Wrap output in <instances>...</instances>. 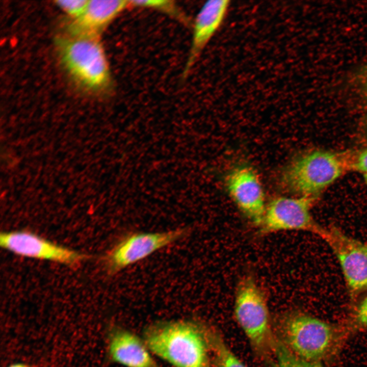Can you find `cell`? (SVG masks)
<instances>
[{
	"instance_id": "3",
	"label": "cell",
	"mask_w": 367,
	"mask_h": 367,
	"mask_svg": "<svg viewBox=\"0 0 367 367\" xmlns=\"http://www.w3.org/2000/svg\"><path fill=\"white\" fill-rule=\"evenodd\" d=\"M285 345L306 360L320 362L335 349L340 338L338 328L302 312L286 316L282 324Z\"/></svg>"
},
{
	"instance_id": "18",
	"label": "cell",
	"mask_w": 367,
	"mask_h": 367,
	"mask_svg": "<svg viewBox=\"0 0 367 367\" xmlns=\"http://www.w3.org/2000/svg\"><path fill=\"white\" fill-rule=\"evenodd\" d=\"M351 168L361 173L367 181V148L355 156L351 164Z\"/></svg>"
},
{
	"instance_id": "20",
	"label": "cell",
	"mask_w": 367,
	"mask_h": 367,
	"mask_svg": "<svg viewBox=\"0 0 367 367\" xmlns=\"http://www.w3.org/2000/svg\"><path fill=\"white\" fill-rule=\"evenodd\" d=\"M7 367H33L32 366L25 363L17 362L13 363Z\"/></svg>"
},
{
	"instance_id": "5",
	"label": "cell",
	"mask_w": 367,
	"mask_h": 367,
	"mask_svg": "<svg viewBox=\"0 0 367 367\" xmlns=\"http://www.w3.org/2000/svg\"><path fill=\"white\" fill-rule=\"evenodd\" d=\"M189 227L158 232H129L107 253L104 266L108 274L113 275L154 252L187 237Z\"/></svg>"
},
{
	"instance_id": "2",
	"label": "cell",
	"mask_w": 367,
	"mask_h": 367,
	"mask_svg": "<svg viewBox=\"0 0 367 367\" xmlns=\"http://www.w3.org/2000/svg\"><path fill=\"white\" fill-rule=\"evenodd\" d=\"M55 42L62 64L76 82L94 92L111 89L109 64L99 37L68 35L57 37Z\"/></svg>"
},
{
	"instance_id": "19",
	"label": "cell",
	"mask_w": 367,
	"mask_h": 367,
	"mask_svg": "<svg viewBox=\"0 0 367 367\" xmlns=\"http://www.w3.org/2000/svg\"><path fill=\"white\" fill-rule=\"evenodd\" d=\"M354 322L358 326L367 328V295L360 302L356 309Z\"/></svg>"
},
{
	"instance_id": "15",
	"label": "cell",
	"mask_w": 367,
	"mask_h": 367,
	"mask_svg": "<svg viewBox=\"0 0 367 367\" xmlns=\"http://www.w3.org/2000/svg\"><path fill=\"white\" fill-rule=\"evenodd\" d=\"M271 340L273 354L272 367H323L320 362L308 361L299 357L278 339L271 338Z\"/></svg>"
},
{
	"instance_id": "17",
	"label": "cell",
	"mask_w": 367,
	"mask_h": 367,
	"mask_svg": "<svg viewBox=\"0 0 367 367\" xmlns=\"http://www.w3.org/2000/svg\"><path fill=\"white\" fill-rule=\"evenodd\" d=\"M89 0H59L55 1V4L72 19L78 17L87 7Z\"/></svg>"
},
{
	"instance_id": "4",
	"label": "cell",
	"mask_w": 367,
	"mask_h": 367,
	"mask_svg": "<svg viewBox=\"0 0 367 367\" xmlns=\"http://www.w3.org/2000/svg\"><path fill=\"white\" fill-rule=\"evenodd\" d=\"M345 168V163L338 155L314 151L292 161L285 168L282 180L293 192L314 196L338 178Z\"/></svg>"
},
{
	"instance_id": "14",
	"label": "cell",
	"mask_w": 367,
	"mask_h": 367,
	"mask_svg": "<svg viewBox=\"0 0 367 367\" xmlns=\"http://www.w3.org/2000/svg\"><path fill=\"white\" fill-rule=\"evenodd\" d=\"M215 367H248L231 351L211 326L201 321Z\"/></svg>"
},
{
	"instance_id": "12",
	"label": "cell",
	"mask_w": 367,
	"mask_h": 367,
	"mask_svg": "<svg viewBox=\"0 0 367 367\" xmlns=\"http://www.w3.org/2000/svg\"><path fill=\"white\" fill-rule=\"evenodd\" d=\"M230 3L228 0H211L200 9L193 24L191 48L182 73L183 79L187 77L203 49L223 24Z\"/></svg>"
},
{
	"instance_id": "8",
	"label": "cell",
	"mask_w": 367,
	"mask_h": 367,
	"mask_svg": "<svg viewBox=\"0 0 367 367\" xmlns=\"http://www.w3.org/2000/svg\"><path fill=\"white\" fill-rule=\"evenodd\" d=\"M320 237L336 256L351 295L366 290L367 244L348 236L334 226L323 227Z\"/></svg>"
},
{
	"instance_id": "16",
	"label": "cell",
	"mask_w": 367,
	"mask_h": 367,
	"mask_svg": "<svg viewBox=\"0 0 367 367\" xmlns=\"http://www.w3.org/2000/svg\"><path fill=\"white\" fill-rule=\"evenodd\" d=\"M130 7L150 8L158 10L181 21L187 22L186 16L174 1L169 0L129 1Z\"/></svg>"
},
{
	"instance_id": "7",
	"label": "cell",
	"mask_w": 367,
	"mask_h": 367,
	"mask_svg": "<svg viewBox=\"0 0 367 367\" xmlns=\"http://www.w3.org/2000/svg\"><path fill=\"white\" fill-rule=\"evenodd\" d=\"M313 196L280 197L266 205L258 233L266 235L283 230H302L320 235L323 227L313 219L310 209Z\"/></svg>"
},
{
	"instance_id": "13",
	"label": "cell",
	"mask_w": 367,
	"mask_h": 367,
	"mask_svg": "<svg viewBox=\"0 0 367 367\" xmlns=\"http://www.w3.org/2000/svg\"><path fill=\"white\" fill-rule=\"evenodd\" d=\"M129 7V1L89 0L81 15L72 19L68 27V35L99 37L102 31Z\"/></svg>"
},
{
	"instance_id": "1",
	"label": "cell",
	"mask_w": 367,
	"mask_h": 367,
	"mask_svg": "<svg viewBox=\"0 0 367 367\" xmlns=\"http://www.w3.org/2000/svg\"><path fill=\"white\" fill-rule=\"evenodd\" d=\"M141 335L154 357L172 367H212L199 320L155 321L143 328Z\"/></svg>"
},
{
	"instance_id": "9",
	"label": "cell",
	"mask_w": 367,
	"mask_h": 367,
	"mask_svg": "<svg viewBox=\"0 0 367 367\" xmlns=\"http://www.w3.org/2000/svg\"><path fill=\"white\" fill-rule=\"evenodd\" d=\"M0 244L4 249L20 256L66 265H76L89 257L25 230L1 232Z\"/></svg>"
},
{
	"instance_id": "6",
	"label": "cell",
	"mask_w": 367,
	"mask_h": 367,
	"mask_svg": "<svg viewBox=\"0 0 367 367\" xmlns=\"http://www.w3.org/2000/svg\"><path fill=\"white\" fill-rule=\"evenodd\" d=\"M234 312L238 323L253 345L257 348L263 347L269 332L268 308L265 294L251 274L245 275L238 283Z\"/></svg>"
},
{
	"instance_id": "11",
	"label": "cell",
	"mask_w": 367,
	"mask_h": 367,
	"mask_svg": "<svg viewBox=\"0 0 367 367\" xmlns=\"http://www.w3.org/2000/svg\"><path fill=\"white\" fill-rule=\"evenodd\" d=\"M225 185L230 196L238 208L258 227L263 219L266 205L263 188L257 172L247 165L238 166L227 175Z\"/></svg>"
},
{
	"instance_id": "10",
	"label": "cell",
	"mask_w": 367,
	"mask_h": 367,
	"mask_svg": "<svg viewBox=\"0 0 367 367\" xmlns=\"http://www.w3.org/2000/svg\"><path fill=\"white\" fill-rule=\"evenodd\" d=\"M106 359L123 367H162L142 335L115 323L106 330Z\"/></svg>"
}]
</instances>
